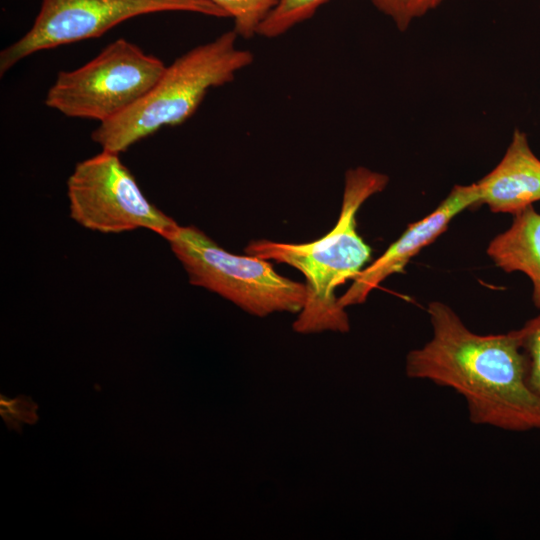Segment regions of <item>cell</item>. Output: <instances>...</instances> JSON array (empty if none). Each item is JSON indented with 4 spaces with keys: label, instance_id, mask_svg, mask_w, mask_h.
<instances>
[{
    "label": "cell",
    "instance_id": "obj_6",
    "mask_svg": "<svg viewBox=\"0 0 540 540\" xmlns=\"http://www.w3.org/2000/svg\"><path fill=\"white\" fill-rule=\"evenodd\" d=\"M67 197L71 219L91 231L143 228L165 239L178 226L147 199L119 153L102 150L78 162L67 179Z\"/></svg>",
    "mask_w": 540,
    "mask_h": 540
},
{
    "label": "cell",
    "instance_id": "obj_15",
    "mask_svg": "<svg viewBox=\"0 0 540 540\" xmlns=\"http://www.w3.org/2000/svg\"><path fill=\"white\" fill-rule=\"evenodd\" d=\"M37 405L28 397L19 396L7 399L1 396L0 412L6 425L20 431L23 424H34L37 421Z\"/></svg>",
    "mask_w": 540,
    "mask_h": 540
},
{
    "label": "cell",
    "instance_id": "obj_13",
    "mask_svg": "<svg viewBox=\"0 0 540 540\" xmlns=\"http://www.w3.org/2000/svg\"><path fill=\"white\" fill-rule=\"evenodd\" d=\"M514 332L526 358L528 384L540 396V310Z\"/></svg>",
    "mask_w": 540,
    "mask_h": 540
},
{
    "label": "cell",
    "instance_id": "obj_5",
    "mask_svg": "<svg viewBox=\"0 0 540 540\" xmlns=\"http://www.w3.org/2000/svg\"><path fill=\"white\" fill-rule=\"evenodd\" d=\"M165 69L159 58L119 38L83 66L59 72L45 105L67 117L101 124L140 101Z\"/></svg>",
    "mask_w": 540,
    "mask_h": 540
},
{
    "label": "cell",
    "instance_id": "obj_7",
    "mask_svg": "<svg viewBox=\"0 0 540 540\" xmlns=\"http://www.w3.org/2000/svg\"><path fill=\"white\" fill-rule=\"evenodd\" d=\"M160 12L228 17L207 0H42L31 28L1 51L0 74L34 53L97 38L126 20Z\"/></svg>",
    "mask_w": 540,
    "mask_h": 540
},
{
    "label": "cell",
    "instance_id": "obj_11",
    "mask_svg": "<svg viewBox=\"0 0 540 540\" xmlns=\"http://www.w3.org/2000/svg\"><path fill=\"white\" fill-rule=\"evenodd\" d=\"M228 17L234 19V31L238 37L249 39L258 35L264 20L277 6L279 0H207Z\"/></svg>",
    "mask_w": 540,
    "mask_h": 540
},
{
    "label": "cell",
    "instance_id": "obj_12",
    "mask_svg": "<svg viewBox=\"0 0 540 540\" xmlns=\"http://www.w3.org/2000/svg\"><path fill=\"white\" fill-rule=\"evenodd\" d=\"M328 0H279L277 6L261 24L258 35L276 38L296 25L310 19Z\"/></svg>",
    "mask_w": 540,
    "mask_h": 540
},
{
    "label": "cell",
    "instance_id": "obj_3",
    "mask_svg": "<svg viewBox=\"0 0 540 540\" xmlns=\"http://www.w3.org/2000/svg\"><path fill=\"white\" fill-rule=\"evenodd\" d=\"M237 38L234 30L227 31L178 57L140 101L99 124L92 140L102 150L120 154L163 127L184 123L211 88L232 82L253 63L254 55L238 48Z\"/></svg>",
    "mask_w": 540,
    "mask_h": 540
},
{
    "label": "cell",
    "instance_id": "obj_9",
    "mask_svg": "<svg viewBox=\"0 0 540 540\" xmlns=\"http://www.w3.org/2000/svg\"><path fill=\"white\" fill-rule=\"evenodd\" d=\"M476 184L479 205L494 213L515 215L540 201V159L525 132L514 130L500 162Z\"/></svg>",
    "mask_w": 540,
    "mask_h": 540
},
{
    "label": "cell",
    "instance_id": "obj_8",
    "mask_svg": "<svg viewBox=\"0 0 540 540\" xmlns=\"http://www.w3.org/2000/svg\"><path fill=\"white\" fill-rule=\"evenodd\" d=\"M473 206H479L476 182L455 185L431 213L409 224L381 256L352 279L349 289L338 298L339 305L346 308L364 303L389 276L403 272L409 261L443 234L459 213Z\"/></svg>",
    "mask_w": 540,
    "mask_h": 540
},
{
    "label": "cell",
    "instance_id": "obj_10",
    "mask_svg": "<svg viewBox=\"0 0 540 540\" xmlns=\"http://www.w3.org/2000/svg\"><path fill=\"white\" fill-rule=\"evenodd\" d=\"M501 270L524 273L532 283V301L540 310V213L532 206L513 215V222L487 246Z\"/></svg>",
    "mask_w": 540,
    "mask_h": 540
},
{
    "label": "cell",
    "instance_id": "obj_1",
    "mask_svg": "<svg viewBox=\"0 0 540 540\" xmlns=\"http://www.w3.org/2000/svg\"><path fill=\"white\" fill-rule=\"evenodd\" d=\"M427 313L432 336L407 353L406 376L455 391L475 425L540 430V396L528 384L526 358L514 330L475 333L440 301L430 302Z\"/></svg>",
    "mask_w": 540,
    "mask_h": 540
},
{
    "label": "cell",
    "instance_id": "obj_4",
    "mask_svg": "<svg viewBox=\"0 0 540 540\" xmlns=\"http://www.w3.org/2000/svg\"><path fill=\"white\" fill-rule=\"evenodd\" d=\"M165 240L190 284L214 292L252 315L299 313L305 304L304 283L278 274L268 260L224 250L195 226L178 225Z\"/></svg>",
    "mask_w": 540,
    "mask_h": 540
},
{
    "label": "cell",
    "instance_id": "obj_2",
    "mask_svg": "<svg viewBox=\"0 0 540 540\" xmlns=\"http://www.w3.org/2000/svg\"><path fill=\"white\" fill-rule=\"evenodd\" d=\"M388 182L383 173L363 166L351 168L345 173L338 220L325 236L301 244L259 239L245 247L247 255L288 264L304 275L306 301L293 323L296 332L350 330L348 314L338 303L336 289L353 279L370 260L371 248L357 232L356 214Z\"/></svg>",
    "mask_w": 540,
    "mask_h": 540
},
{
    "label": "cell",
    "instance_id": "obj_14",
    "mask_svg": "<svg viewBox=\"0 0 540 540\" xmlns=\"http://www.w3.org/2000/svg\"><path fill=\"white\" fill-rule=\"evenodd\" d=\"M378 11L391 18L400 31H405L414 19L436 9L445 0H368Z\"/></svg>",
    "mask_w": 540,
    "mask_h": 540
}]
</instances>
